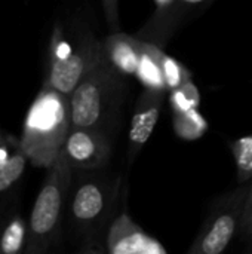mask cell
<instances>
[{
    "label": "cell",
    "mask_w": 252,
    "mask_h": 254,
    "mask_svg": "<svg viewBox=\"0 0 252 254\" xmlns=\"http://www.w3.org/2000/svg\"><path fill=\"white\" fill-rule=\"evenodd\" d=\"M247 250H248L250 253H252V240H250V241H248V249H247Z\"/></svg>",
    "instance_id": "603a6c76"
},
{
    "label": "cell",
    "mask_w": 252,
    "mask_h": 254,
    "mask_svg": "<svg viewBox=\"0 0 252 254\" xmlns=\"http://www.w3.org/2000/svg\"><path fill=\"white\" fill-rule=\"evenodd\" d=\"M174 127L178 137L195 140L206 131V121L198 112V109H195L183 113H174Z\"/></svg>",
    "instance_id": "9a60e30c"
},
{
    "label": "cell",
    "mask_w": 252,
    "mask_h": 254,
    "mask_svg": "<svg viewBox=\"0 0 252 254\" xmlns=\"http://www.w3.org/2000/svg\"><path fill=\"white\" fill-rule=\"evenodd\" d=\"M169 100L174 113H183L198 109L201 103V94L193 80H189L181 86L169 91Z\"/></svg>",
    "instance_id": "e0dca14e"
},
{
    "label": "cell",
    "mask_w": 252,
    "mask_h": 254,
    "mask_svg": "<svg viewBox=\"0 0 252 254\" xmlns=\"http://www.w3.org/2000/svg\"><path fill=\"white\" fill-rule=\"evenodd\" d=\"M128 79L105 60L95 65L68 95L71 127L97 128L114 137L129 94Z\"/></svg>",
    "instance_id": "7a4b0ae2"
},
{
    "label": "cell",
    "mask_w": 252,
    "mask_h": 254,
    "mask_svg": "<svg viewBox=\"0 0 252 254\" xmlns=\"http://www.w3.org/2000/svg\"><path fill=\"white\" fill-rule=\"evenodd\" d=\"M102 45L105 61L123 76L135 77L143 55V40L122 31H111Z\"/></svg>",
    "instance_id": "30bf717a"
},
{
    "label": "cell",
    "mask_w": 252,
    "mask_h": 254,
    "mask_svg": "<svg viewBox=\"0 0 252 254\" xmlns=\"http://www.w3.org/2000/svg\"><path fill=\"white\" fill-rule=\"evenodd\" d=\"M135 77L140 80L143 88L163 89L168 92V86H166L163 73L157 64V61L154 60V57L147 49V45L144 40H143V55H141V61H140Z\"/></svg>",
    "instance_id": "4fadbf2b"
},
{
    "label": "cell",
    "mask_w": 252,
    "mask_h": 254,
    "mask_svg": "<svg viewBox=\"0 0 252 254\" xmlns=\"http://www.w3.org/2000/svg\"><path fill=\"white\" fill-rule=\"evenodd\" d=\"M146 45H147V49L150 51V54L157 61V64L163 73V77H165V82L168 86V92L181 86L183 83L192 80V73L180 61L166 55L163 52V48H159V46L149 43V42H146Z\"/></svg>",
    "instance_id": "7c38bea8"
},
{
    "label": "cell",
    "mask_w": 252,
    "mask_h": 254,
    "mask_svg": "<svg viewBox=\"0 0 252 254\" xmlns=\"http://www.w3.org/2000/svg\"><path fill=\"white\" fill-rule=\"evenodd\" d=\"M166 94L168 92L163 89H153V88H144L143 92L140 94L134 107V115L128 134V149H126L128 168L134 165L143 147L151 137L156 124L159 121Z\"/></svg>",
    "instance_id": "ba28073f"
},
{
    "label": "cell",
    "mask_w": 252,
    "mask_h": 254,
    "mask_svg": "<svg viewBox=\"0 0 252 254\" xmlns=\"http://www.w3.org/2000/svg\"><path fill=\"white\" fill-rule=\"evenodd\" d=\"M235 158L238 182L248 183L252 180V135H244L230 143Z\"/></svg>",
    "instance_id": "5bb4252c"
},
{
    "label": "cell",
    "mask_w": 252,
    "mask_h": 254,
    "mask_svg": "<svg viewBox=\"0 0 252 254\" xmlns=\"http://www.w3.org/2000/svg\"><path fill=\"white\" fill-rule=\"evenodd\" d=\"M62 152L74 170L104 168L111 159L113 137L97 128L71 127Z\"/></svg>",
    "instance_id": "52a82bcc"
},
{
    "label": "cell",
    "mask_w": 252,
    "mask_h": 254,
    "mask_svg": "<svg viewBox=\"0 0 252 254\" xmlns=\"http://www.w3.org/2000/svg\"><path fill=\"white\" fill-rule=\"evenodd\" d=\"M74 168L61 150L55 162L48 168V176L34 201L30 216L27 252L45 253L55 243L65 204L73 185Z\"/></svg>",
    "instance_id": "5b68a950"
},
{
    "label": "cell",
    "mask_w": 252,
    "mask_h": 254,
    "mask_svg": "<svg viewBox=\"0 0 252 254\" xmlns=\"http://www.w3.org/2000/svg\"><path fill=\"white\" fill-rule=\"evenodd\" d=\"M25 240V225L21 217L13 219L4 229L0 240V252L4 254H16L21 252Z\"/></svg>",
    "instance_id": "ac0fdd59"
},
{
    "label": "cell",
    "mask_w": 252,
    "mask_h": 254,
    "mask_svg": "<svg viewBox=\"0 0 252 254\" xmlns=\"http://www.w3.org/2000/svg\"><path fill=\"white\" fill-rule=\"evenodd\" d=\"M252 207V180L250 182V190H248V196H247V202H245V208Z\"/></svg>",
    "instance_id": "7402d4cb"
},
{
    "label": "cell",
    "mask_w": 252,
    "mask_h": 254,
    "mask_svg": "<svg viewBox=\"0 0 252 254\" xmlns=\"http://www.w3.org/2000/svg\"><path fill=\"white\" fill-rule=\"evenodd\" d=\"M104 60L102 40H100L86 24L76 25L71 36H65L62 28H56L45 83L70 95L79 82Z\"/></svg>",
    "instance_id": "277c9868"
},
{
    "label": "cell",
    "mask_w": 252,
    "mask_h": 254,
    "mask_svg": "<svg viewBox=\"0 0 252 254\" xmlns=\"http://www.w3.org/2000/svg\"><path fill=\"white\" fill-rule=\"evenodd\" d=\"M105 253L110 254H166V247L149 235L126 210L111 220L105 235Z\"/></svg>",
    "instance_id": "9c48e42d"
},
{
    "label": "cell",
    "mask_w": 252,
    "mask_h": 254,
    "mask_svg": "<svg viewBox=\"0 0 252 254\" xmlns=\"http://www.w3.org/2000/svg\"><path fill=\"white\" fill-rule=\"evenodd\" d=\"M105 22L110 31H120V16H119V0H101Z\"/></svg>",
    "instance_id": "ffe728a7"
},
{
    "label": "cell",
    "mask_w": 252,
    "mask_h": 254,
    "mask_svg": "<svg viewBox=\"0 0 252 254\" xmlns=\"http://www.w3.org/2000/svg\"><path fill=\"white\" fill-rule=\"evenodd\" d=\"M211 3L212 0H174L166 18L149 43L165 48L184 22H187L196 13L202 12Z\"/></svg>",
    "instance_id": "8fae6325"
},
{
    "label": "cell",
    "mask_w": 252,
    "mask_h": 254,
    "mask_svg": "<svg viewBox=\"0 0 252 254\" xmlns=\"http://www.w3.org/2000/svg\"><path fill=\"white\" fill-rule=\"evenodd\" d=\"M68 195V216L73 235L83 253H105V235L119 213L125 177L108 167L74 170Z\"/></svg>",
    "instance_id": "6da1fadb"
},
{
    "label": "cell",
    "mask_w": 252,
    "mask_h": 254,
    "mask_svg": "<svg viewBox=\"0 0 252 254\" xmlns=\"http://www.w3.org/2000/svg\"><path fill=\"white\" fill-rule=\"evenodd\" d=\"M174 0H154V4H156V9L153 12V15L149 18V21L140 28V31L135 34L140 40H144V42H150L154 36V33L157 31V28L162 25L163 19L166 18L169 9H171V4H172Z\"/></svg>",
    "instance_id": "d6986e66"
},
{
    "label": "cell",
    "mask_w": 252,
    "mask_h": 254,
    "mask_svg": "<svg viewBox=\"0 0 252 254\" xmlns=\"http://www.w3.org/2000/svg\"><path fill=\"white\" fill-rule=\"evenodd\" d=\"M250 190V182L218 196L209 207L202 228L192 243L189 254H220L232 243L241 228Z\"/></svg>",
    "instance_id": "8992f818"
},
{
    "label": "cell",
    "mask_w": 252,
    "mask_h": 254,
    "mask_svg": "<svg viewBox=\"0 0 252 254\" xmlns=\"http://www.w3.org/2000/svg\"><path fill=\"white\" fill-rule=\"evenodd\" d=\"M27 159L28 158L21 149L10 156H7L4 152H0V192L9 189L22 176Z\"/></svg>",
    "instance_id": "2e32d148"
},
{
    "label": "cell",
    "mask_w": 252,
    "mask_h": 254,
    "mask_svg": "<svg viewBox=\"0 0 252 254\" xmlns=\"http://www.w3.org/2000/svg\"><path fill=\"white\" fill-rule=\"evenodd\" d=\"M239 231H241V234H242L248 241L252 240V207H248V208L244 210Z\"/></svg>",
    "instance_id": "44dd1931"
},
{
    "label": "cell",
    "mask_w": 252,
    "mask_h": 254,
    "mask_svg": "<svg viewBox=\"0 0 252 254\" xmlns=\"http://www.w3.org/2000/svg\"><path fill=\"white\" fill-rule=\"evenodd\" d=\"M70 129L68 95L45 83L28 109L19 149L33 165L49 168L61 153Z\"/></svg>",
    "instance_id": "3957f363"
}]
</instances>
